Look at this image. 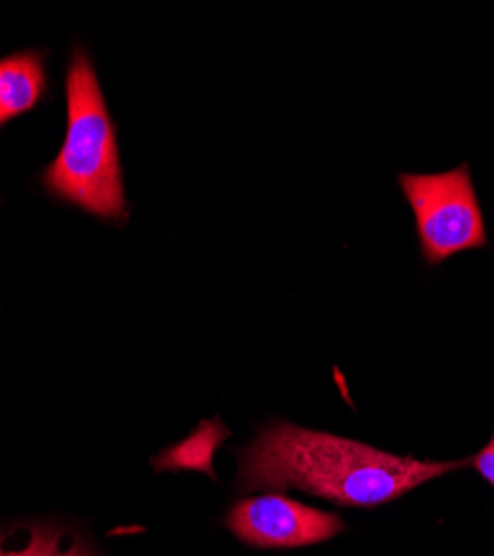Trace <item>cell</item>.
Returning a JSON list of instances; mask_svg holds the SVG:
<instances>
[{
    "label": "cell",
    "instance_id": "obj_1",
    "mask_svg": "<svg viewBox=\"0 0 494 556\" xmlns=\"http://www.w3.org/2000/svg\"><path fill=\"white\" fill-rule=\"evenodd\" d=\"M468 466L470 458L419 460L337 434L273 424L241 454L239 490H299L345 507H379Z\"/></svg>",
    "mask_w": 494,
    "mask_h": 556
},
{
    "label": "cell",
    "instance_id": "obj_2",
    "mask_svg": "<svg viewBox=\"0 0 494 556\" xmlns=\"http://www.w3.org/2000/svg\"><path fill=\"white\" fill-rule=\"evenodd\" d=\"M45 188L85 212L125 218V188L114 125L89 56L80 50L67 74V134L56 161L42 176Z\"/></svg>",
    "mask_w": 494,
    "mask_h": 556
},
{
    "label": "cell",
    "instance_id": "obj_3",
    "mask_svg": "<svg viewBox=\"0 0 494 556\" xmlns=\"http://www.w3.org/2000/svg\"><path fill=\"white\" fill-rule=\"evenodd\" d=\"M398 188L415 212L421 256L428 265L487 245L468 163L441 174H398Z\"/></svg>",
    "mask_w": 494,
    "mask_h": 556
},
{
    "label": "cell",
    "instance_id": "obj_4",
    "mask_svg": "<svg viewBox=\"0 0 494 556\" xmlns=\"http://www.w3.org/2000/svg\"><path fill=\"white\" fill-rule=\"evenodd\" d=\"M226 526L245 545L263 549L317 545L345 528L337 515L277 492L239 501L228 513Z\"/></svg>",
    "mask_w": 494,
    "mask_h": 556
},
{
    "label": "cell",
    "instance_id": "obj_5",
    "mask_svg": "<svg viewBox=\"0 0 494 556\" xmlns=\"http://www.w3.org/2000/svg\"><path fill=\"white\" fill-rule=\"evenodd\" d=\"M0 556H97V552L69 528L21 523L0 530Z\"/></svg>",
    "mask_w": 494,
    "mask_h": 556
},
{
    "label": "cell",
    "instance_id": "obj_6",
    "mask_svg": "<svg viewBox=\"0 0 494 556\" xmlns=\"http://www.w3.org/2000/svg\"><path fill=\"white\" fill-rule=\"evenodd\" d=\"M45 91V70L36 54H16L0 61V112L3 121L29 112Z\"/></svg>",
    "mask_w": 494,
    "mask_h": 556
},
{
    "label": "cell",
    "instance_id": "obj_7",
    "mask_svg": "<svg viewBox=\"0 0 494 556\" xmlns=\"http://www.w3.org/2000/svg\"><path fill=\"white\" fill-rule=\"evenodd\" d=\"M470 466L494 488V434L490 443L470 458Z\"/></svg>",
    "mask_w": 494,
    "mask_h": 556
},
{
    "label": "cell",
    "instance_id": "obj_8",
    "mask_svg": "<svg viewBox=\"0 0 494 556\" xmlns=\"http://www.w3.org/2000/svg\"><path fill=\"white\" fill-rule=\"evenodd\" d=\"M0 123H3V112H0Z\"/></svg>",
    "mask_w": 494,
    "mask_h": 556
}]
</instances>
